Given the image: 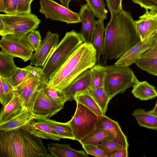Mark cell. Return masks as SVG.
Listing matches in <instances>:
<instances>
[{
    "label": "cell",
    "instance_id": "obj_8",
    "mask_svg": "<svg viewBox=\"0 0 157 157\" xmlns=\"http://www.w3.org/2000/svg\"><path fill=\"white\" fill-rule=\"evenodd\" d=\"M76 103L75 113L69 122L75 140L79 141L95 128L99 116L83 105Z\"/></svg>",
    "mask_w": 157,
    "mask_h": 157
},
{
    "label": "cell",
    "instance_id": "obj_28",
    "mask_svg": "<svg viewBox=\"0 0 157 157\" xmlns=\"http://www.w3.org/2000/svg\"><path fill=\"white\" fill-rule=\"evenodd\" d=\"M90 69L91 74L90 89H95L104 86L106 74L105 66L97 64Z\"/></svg>",
    "mask_w": 157,
    "mask_h": 157
},
{
    "label": "cell",
    "instance_id": "obj_5",
    "mask_svg": "<svg viewBox=\"0 0 157 157\" xmlns=\"http://www.w3.org/2000/svg\"><path fill=\"white\" fill-rule=\"evenodd\" d=\"M106 74L104 87L110 100L119 94L123 93L138 81L129 67L115 64L105 65Z\"/></svg>",
    "mask_w": 157,
    "mask_h": 157
},
{
    "label": "cell",
    "instance_id": "obj_39",
    "mask_svg": "<svg viewBox=\"0 0 157 157\" xmlns=\"http://www.w3.org/2000/svg\"><path fill=\"white\" fill-rule=\"evenodd\" d=\"M134 2L139 4L146 10L157 12V0H132Z\"/></svg>",
    "mask_w": 157,
    "mask_h": 157
},
{
    "label": "cell",
    "instance_id": "obj_48",
    "mask_svg": "<svg viewBox=\"0 0 157 157\" xmlns=\"http://www.w3.org/2000/svg\"><path fill=\"white\" fill-rule=\"evenodd\" d=\"M5 25L3 21L0 19V33H2L4 30Z\"/></svg>",
    "mask_w": 157,
    "mask_h": 157
},
{
    "label": "cell",
    "instance_id": "obj_53",
    "mask_svg": "<svg viewBox=\"0 0 157 157\" xmlns=\"http://www.w3.org/2000/svg\"><path fill=\"white\" fill-rule=\"evenodd\" d=\"M155 105H157V100L156 102Z\"/></svg>",
    "mask_w": 157,
    "mask_h": 157
},
{
    "label": "cell",
    "instance_id": "obj_27",
    "mask_svg": "<svg viewBox=\"0 0 157 157\" xmlns=\"http://www.w3.org/2000/svg\"><path fill=\"white\" fill-rule=\"evenodd\" d=\"M144 27L140 40L143 41L154 34H157V12L146 10L143 15Z\"/></svg>",
    "mask_w": 157,
    "mask_h": 157
},
{
    "label": "cell",
    "instance_id": "obj_30",
    "mask_svg": "<svg viewBox=\"0 0 157 157\" xmlns=\"http://www.w3.org/2000/svg\"><path fill=\"white\" fill-rule=\"evenodd\" d=\"M74 100L76 102L83 105L98 116L105 115L98 104L89 95L88 91L76 95Z\"/></svg>",
    "mask_w": 157,
    "mask_h": 157
},
{
    "label": "cell",
    "instance_id": "obj_45",
    "mask_svg": "<svg viewBox=\"0 0 157 157\" xmlns=\"http://www.w3.org/2000/svg\"><path fill=\"white\" fill-rule=\"evenodd\" d=\"M128 147H123L111 157H128Z\"/></svg>",
    "mask_w": 157,
    "mask_h": 157
},
{
    "label": "cell",
    "instance_id": "obj_25",
    "mask_svg": "<svg viewBox=\"0 0 157 157\" xmlns=\"http://www.w3.org/2000/svg\"><path fill=\"white\" fill-rule=\"evenodd\" d=\"M103 20L98 19L93 38L92 44L96 50L97 63L100 64V57L102 55L104 45V33L105 31Z\"/></svg>",
    "mask_w": 157,
    "mask_h": 157
},
{
    "label": "cell",
    "instance_id": "obj_36",
    "mask_svg": "<svg viewBox=\"0 0 157 157\" xmlns=\"http://www.w3.org/2000/svg\"><path fill=\"white\" fill-rule=\"evenodd\" d=\"M0 82L2 84L6 97V102L4 105L10 101L13 98L14 95V87L8 78L0 76Z\"/></svg>",
    "mask_w": 157,
    "mask_h": 157
},
{
    "label": "cell",
    "instance_id": "obj_20",
    "mask_svg": "<svg viewBox=\"0 0 157 157\" xmlns=\"http://www.w3.org/2000/svg\"><path fill=\"white\" fill-rule=\"evenodd\" d=\"M25 108L19 97L14 93L11 101L3 106L0 113V124L16 116Z\"/></svg>",
    "mask_w": 157,
    "mask_h": 157
},
{
    "label": "cell",
    "instance_id": "obj_23",
    "mask_svg": "<svg viewBox=\"0 0 157 157\" xmlns=\"http://www.w3.org/2000/svg\"><path fill=\"white\" fill-rule=\"evenodd\" d=\"M113 140H114V137L109 131L103 128H95L79 142L82 145H97Z\"/></svg>",
    "mask_w": 157,
    "mask_h": 157
},
{
    "label": "cell",
    "instance_id": "obj_46",
    "mask_svg": "<svg viewBox=\"0 0 157 157\" xmlns=\"http://www.w3.org/2000/svg\"><path fill=\"white\" fill-rule=\"evenodd\" d=\"M0 101L2 106L5 103L6 97L4 94L2 84L0 82Z\"/></svg>",
    "mask_w": 157,
    "mask_h": 157
},
{
    "label": "cell",
    "instance_id": "obj_15",
    "mask_svg": "<svg viewBox=\"0 0 157 157\" xmlns=\"http://www.w3.org/2000/svg\"><path fill=\"white\" fill-rule=\"evenodd\" d=\"M91 74L90 69L83 72L67 87L61 90L65 95L67 101L74 100L75 96L90 88Z\"/></svg>",
    "mask_w": 157,
    "mask_h": 157
},
{
    "label": "cell",
    "instance_id": "obj_31",
    "mask_svg": "<svg viewBox=\"0 0 157 157\" xmlns=\"http://www.w3.org/2000/svg\"><path fill=\"white\" fill-rule=\"evenodd\" d=\"M91 11L98 19L107 18L108 11L105 9L104 0H85Z\"/></svg>",
    "mask_w": 157,
    "mask_h": 157
},
{
    "label": "cell",
    "instance_id": "obj_16",
    "mask_svg": "<svg viewBox=\"0 0 157 157\" xmlns=\"http://www.w3.org/2000/svg\"><path fill=\"white\" fill-rule=\"evenodd\" d=\"M95 128H103L108 130L113 135L114 140L128 148L127 137L122 131L117 121L105 115L99 116Z\"/></svg>",
    "mask_w": 157,
    "mask_h": 157
},
{
    "label": "cell",
    "instance_id": "obj_4",
    "mask_svg": "<svg viewBox=\"0 0 157 157\" xmlns=\"http://www.w3.org/2000/svg\"><path fill=\"white\" fill-rule=\"evenodd\" d=\"M83 42L79 33L74 30L66 33L54 48L42 68V72L48 81Z\"/></svg>",
    "mask_w": 157,
    "mask_h": 157
},
{
    "label": "cell",
    "instance_id": "obj_12",
    "mask_svg": "<svg viewBox=\"0 0 157 157\" xmlns=\"http://www.w3.org/2000/svg\"><path fill=\"white\" fill-rule=\"evenodd\" d=\"M157 34H154L144 40L139 41L115 63L117 66L129 67L139 57L156 43Z\"/></svg>",
    "mask_w": 157,
    "mask_h": 157
},
{
    "label": "cell",
    "instance_id": "obj_14",
    "mask_svg": "<svg viewBox=\"0 0 157 157\" xmlns=\"http://www.w3.org/2000/svg\"><path fill=\"white\" fill-rule=\"evenodd\" d=\"M79 14L82 24L79 33L84 43L92 44L97 23L94 18L95 16L87 4L81 6Z\"/></svg>",
    "mask_w": 157,
    "mask_h": 157
},
{
    "label": "cell",
    "instance_id": "obj_38",
    "mask_svg": "<svg viewBox=\"0 0 157 157\" xmlns=\"http://www.w3.org/2000/svg\"><path fill=\"white\" fill-rule=\"evenodd\" d=\"M82 147L88 155L97 157H108L104 152L96 145H82Z\"/></svg>",
    "mask_w": 157,
    "mask_h": 157
},
{
    "label": "cell",
    "instance_id": "obj_10",
    "mask_svg": "<svg viewBox=\"0 0 157 157\" xmlns=\"http://www.w3.org/2000/svg\"><path fill=\"white\" fill-rule=\"evenodd\" d=\"M40 12L47 19L67 24L81 22L79 13L74 12L53 0H40Z\"/></svg>",
    "mask_w": 157,
    "mask_h": 157
},
{
    "label": "cell",
    "instance_id": "obj_43",
    "mask_svg": "<svg viewBox=\"0 0 157 157\" xmlns=\"http://www.w3.org/2000/svg\"><path fill=\"white\" fill-rule=\"evenodd\" d=\"M154 58H157V43H156L153 46L145 52L139 57L138 59Z\"/></svg>",
    "mask_w": 157,
    "mask_h": 157
},
{
    "label": "cell",
    "instance_id": "obj_47",
    "mask_svg": "<svg viewBox=\"0 0 157 157\" xmlns=\"http://www.w3.org/2000/svg\"><path fill=\"white\" fill-rule=\"evenodd\" d=\"M62 5L65 7L69 9V3L71 0H59Z\"/></svg>",
    "mask_w": 157,
    "mask_h": 157
},
{
    "label": "cell",
    "instance_id": "obj_35",
    "mask_svg": "<svg viewBox=\"0 0 157 157\" xmlns=\"http://www.w3.org/2000/svg\"><path fill=\"white\" fill-rule=\"evenodd\" d=\"M107 156H111L124 147L118 142L113 140L96 145Z\"/></svg>",
    "mask_w": 157,
    "mask_h": 157
},
{
    "label": "cell",
    "instance_id": "obj_51",
    "mask_svg": "<svg viewBox=\"0 0 157 157\" xmlns=\"http://www.w3.org/2000/svg\"><path fill=\"white\" fill-rule=\"evenodd\" d=\"M30 3H31L33 0H28Z\"/></svg>",
    "mask_w": 157,
    "mask_h": 157
},
{
    "label": "cell",
    "instance_id": "obj_40",
    "mask_svg": "<svg viewBox=\"0 0 157 157\" xmlns=\"http://www.w3.org/2000/svg\"><path fill=\"white\" fill-rule=\"evenodd\" d=\"M18 0H2L4 13L11 14L16 13Z\"/></svg>",
    "mask_w": 157,
    "mask_h": 157
},
{
    "label": "cell",
    "instance_id": "obj_26",
    "mask_svg": "<svg viewBox=\"0 0 157 157\" xmlns=\"http://www.w3.org/2000/svg\"><path fill=\"white\" fill-rule=\"evenodd\" d=\"M14 57L2 50L0 52V76L9 78L16 72L18 67L13 60Z\"/></svg>",
    "mask_w": 157,
    "mask_h": 157
},
{
    "label": "cell",
    "instance_id": "obj_21",
    "mask_svg": "<svg viewBox=\"0 0 157 157\" xmlns=\"http://www.w3.org/2000/svg\"><path fill=\"white\" fill-rule=\"evenodd\" d=\"M132 87V94L135 98L142 101H147L157 97L155 87L146 81H138Z\"/></svg>",
    "mask_w": 157,
    "mask_h": 157
},
{
    "label": "cell",
    "instance_id": "obj_42",
    "mask_svg": "<svg viewBox=\"0 0 157 157\" xmlns=\"http://www.w3.org/2000/svg\"><path fill=\"white\" fill-rule=\"evenodd\" d=\"M110 13H117L122 10V0H105Z\"/></svg>",
    "mask_w": 157,
    "mask_h": 157
},
{
    "label": "cell",
    "instance_id": "obj_2",
    "mask_svg": "<svg viewBox=\"0 0 157 157\" xmlns=\"http://www.w3.org/2000/svg\"><path fill=\"white\" fill-rule=\"evenodd\" d=\"M41 138L23 127L0 131V157H51Z\"/></svg>",
    "mask_w": 157,
    "mask_h": 157
},
{
    "label": "cell",
    "instance_id": "obj_1",
    "mask_svg": "<svg viewBox=\"0 0 157 157\" xmlns=\"http://www.w3.org/2000/svg\"><path fill=\"white\" fill-rule=\"evenodd\" d=\"M111 18L105 31L104 45L101 64L108 59H117L123 56L140 38L131 13L122 10L110 13Z\"/></svg>",
    "mask_w": 157,
    "mask_h": 157
},
{
    "label": "cell",
    "instance_id": "obj_3",
    "mask_svg": "<svg viewBox=\"0 0 157 157\" xmlns=\"http://www.w3.org/2000/svg\"><path fill=\"white\" fill-rule=\"evenodd\" d=\"M96 56L92 44L83 42L52 76L48 85L59 90L64 89L83 72L96 65Z\"/></svg>",
    "mask_w": 157,
    "mask_h": 157
},
{
    "label": "cell",
    "instance_id": "obj_24",
    "mask_svg": "<svg viewBox=\"0 0 157 157\" xmlns=\"http://www.w3.org/2000/svg\"><path fill=\"white\" fill-rule=\"evenodd\" d=\"M132 115L140 126L157 130V115L140 108L134 110Z\"/></svg>",
    "mask_w": 157,
    "mask_h": 157
},
{
    "label": "cell",
    "instance_id": "obj_52",
    "mask_svg": "<svg viewBox=\"0 0 157 157\" xmlns=\"http://www.w3.org/2000/svg\"><path fill=\"white\" fill-rule=\"evenodd\" d=\"M155 41H156V43H157V38L156 39Z\"/></svg>",
    "mask_w": 157,
    "mask_h": 157
},
{
    "label": "cell",
    "instance_id": "obj_50",
    "mask_svg": "<svg viewBox=\"0 0 157 157\" xmlns=\"http://www.w3.org/2000/svg\"><path fill=\"white\" fill-rule=\"evenodd\" d=\"M0 11L4 13V10L2 4V0H0Z\"/></svg>",
    "mask_w": 157,
    "mask_h": 157
},
{
    "label": "cell",
    "instance_id": "obj_32",
    "mask_svg": "<svg viewBox=\"0 0 157 157\" xmlns=\"http://www.w3.org/2000/svg\"><path fill=\"white\" fill-rule=\"evenodd\" d=\"M135 63L141 70L157 76V58L138 59Z\"/></svg>",
    "mask_w": 157,
    "mask_h": 157
},
{
    "label": "cell",
    "instance_id": "obj_22",
    "mask_svg": "<svg viewBox=\"0 0 157 157\" xmlns=\"http://www.w3.org/2000/svg\"><path fill=\"white\" fill-rule=\"evenodd\" d=\"M35 119L40 120L53 129L61 138L75 140L69 121L65 123L59 122L47 117L35 116Z\"/></svg>",
    "mask_w": 157,
    "mask_h": 157
},
{
    "label": "cell",
    "instance_id": "obj_19",
    "mask_svg": "<svg viewBox=\"0 0 157 157\" xmlns=\"http://www.w3.org/2000/svg\"><path fill=\"white\" fill-rule=\"evenodd\" d=\"M47 150L56 157H87L83 150H77L71 148L69 144L52 143L47 144Z\"/></svg>",
    "mask_w": 157,
    "mask_h": 157
},
{
    "label": "cell",
    "instance_id": "obj_37",
    "mask_svg": "<svg viewBox=\"0 0 157 157\" xmlns=\"http://www.w3.org/2000/svg\"><path fill=\"white\" fill-rule=\"evenodd\" d=\"M27 37L30 43L36 52L38 49L41 41V36L39 30H34L27 34Z\"/></svg>",
    "mask_w": 157,
    "mask_h": 157
},
{
    "label": "cell",
    "instance_id": "obj_9",
    "mask_svg": "<svg viewBox=\"0 0 157 157\" xmlns=\"http://www.w3.org/2000/svg\"><path fill=\"white\" fill-rule=\"evenodd\" d=\"M28 34H7L2 36L0 41L2 51L24 62L31 60L35 51L29 40Z\"/></svg>",
    "mask_w": 157,
    "mask_h": 157
},
{
    "label": "cell",
    "instance_id": "obj_17",
    "mask_svg": "<svg viewBox=\"0 0 157 157\" xmlns=\"http://www.w3.org/2000/svg\"><path fill=\"white\" fill-rule=\"evenodd\" d=\"M22 127L32 134L41 138L57 141L61 139L53 129L39 120L34 119Z\"/></svg>",
    "mask_w": 157,
    "mask_h": 157
},
{
    "label": "cell",
    "instance_id": "obj_41",
    "mask_svg": "<svg viewBox=\"0 0 157 157\" xmlns=\"http://www.w3.org/2000/svg\"><path fill=\"white\" fill-rule=\"evenodd\" d=\"M31 4L28 0H18L16 13H30Z\"/></svg>",
    "mask_w": 157,
    "mask_h": 157
},
{
    "label": "cell",
    "instance_id": "obj_34",
    "mask_svg": "<svg viewBox=\"0 0 157 157\" xmlns=\"http://www.w3.org/2000/svg\"><path fill=\"white\" fill-rule=\"evenodd\" d=\"M48 83H45L40 90L44 94L52 100L64 104L67 101L65 95L61 90L50 87Z\"/></svg>",
    "mask_w": 157,
    "mask_h": 157
},
{
    "label": "cell",
    "instance_id": "obj_7",
    "mask_svg": "<svg viewBox=\"0 0 157 157\" xmlns=\"http://www.w3.org/2000/svg\"><path fill=\"white\" fill-rule=\"evenodd\" d=\"M0 19L5 25L2 36L7 34H28L38 28L41 21L35 14L30 13H15L0 14Z\"/></svg>",
    "mask_w": 157,
    "mask_h": 157
},
{
    "label": "cell",
    "instance_id": "obj_49",
    "mask_svg": "<svg viewBox=\"0 0 157 157\" xmlns=\"http://www.w3.org/2000/svg\"><path fill=\"white\" fill-rule=\"evenodd\" d=\"M148 111L157 116V105H155L152 109Z\"/></svg>",
    "mask_w": 157,
    "mask_h": 157
},
{
    "label": "cell",
    "instance_id": "obj_11",
    "mask_svg": "<svg viewBox=\"0 0 157 157\" xmlns=\"http://www.w3.org/2000/svg\"><path fill=\"white\" fill-rule=\"evenodd\" d=\"M59 36L58 33H52L48 31L44 39L41 41L38 49L33 55L30 65L43 67L53 49L58 43Z\"/></svg>",
    "mask_w": 157,
    "mask_h": 157
},
{
    "label": "cell",
    "instance_id": "obj_33",
    "mask_svg": "<svg viewBox=\"0 0 157 157\" xmlns=\"http://www.w3.org/2000/svg\"><path fill=\"white\" fill-rule=\"evenodd\" d=\"M35 67L30 65L22 68L18 67L16 73L8 78L14 87L19 85Z\"/></svg>",
    "mask_w": 157,
    "mask_h": 157
},
{
    "label": "cell",
    "instance_id": "obj_18",
    "mask_svg": "<svg viewBox=\"0 0 157 157\" xmlns=\"http://www.w3.org/2000/svg\"><path fill=\"white\" fill-rule=\"evenodd\" d=\"M35 116L25 108L10 119L0 124V131H7L22 127L35 119Z\"/></svg>",
    "mask_w": 157,
    "mask_h": 157
},
{
    "label": "cell",
    "instance_id": "obj_13",
    "mask_svg": "<svg viewBox=\"0 0 157 157\" xmlns=\"http://www.w3.org/2000/svg\"><path fill=\"white\" fill-rule=\"evenodd\" d=\"M64 105V103L51 99L40 91L32 111L35 116L50 118L62 109Z\"/></svg>",
    "mask_w": 157,
    "mask_h": 157
},
{
    "label": "cell",
    "instance_id": "obj_29",
    "mask_svg": "<svg viewBox=\"0 0 157 157\" xmlns=\"http://www.w3.org/2000/svg\"><path fill=\"white\" fill-rule=\"evenodd\" d=\"M88 92L105 114L110 100L106 94L104 86L90 89Z\"/></svg>",
    "mask_w": 157,
    "mask_h": 157
},
{
    "label": "cell",
    "instance_id": "obj_44",
    "mask_svg": "<svg viewBox=\"0 0 157 157\" xmlns=\"http://www.w3.org/2000/svg\"><path fill=\"white\" fill-rule=\"evenodd\" d=\"M139 18V20L135 21V25L137 33L141 40L144 27L145 19L143 15L140 17Z\"/></svg>",
    "mask_w": 157,
    "mask_h": 157
},
{
    "label": "cell",
    "instance_id": "obj_6",
    "mask_svg": "<svg viewBox=\"0 0 157 157\" xmlns=\"http://www.w3.org/2000/svg\"><path fill=\"white\" fill-rule=\"evenodd\" d=\"M48 82L42 68L35 66L24 81L14 87V93L20 98L24 107L32 111L39 92Z\"/></svg>",
    "mask_w": 157,
    "mask_h": 157
}]
</instances>
